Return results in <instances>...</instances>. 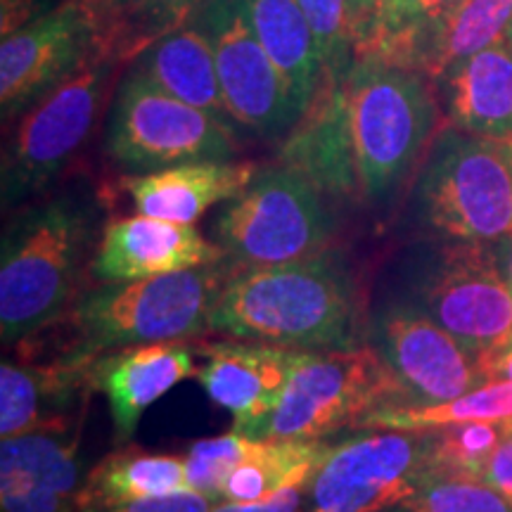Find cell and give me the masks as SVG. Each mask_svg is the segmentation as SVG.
<instances>
[{
  "label": "cell",
  "mask_w": 512,
  "mask_h": 512,
  "mask_svg": "<svg viewBox=\"0 0 512 512\" xmlns=\"http://www.w3.org/2000/svg\"><path fill=\"white\" fill-rule=\"evenodd\" d=\"M195 339L133 344L105 351L91 363V387L110 403L117 441H128L152 403L183 380L197 377Z\"/></svg>",
  "instance_id": "obj_19"
},
{
  "label": "cell",
  "mask_w": 512,
  "mask_h": 512,
  "mask_svg": "<svg viewBox=\"0 0 512 512\" xmlns=\"http://www.w3.org/2000/svg\"><path fill=\"white\" fill-rule=\"evenodd\" d=\"M188 489L185 458L124 444L86 472L79 491V512Z\"/></svg>",
  "instance_id": "obj_26"
},
{
  "label": "cell",
  "mask_w": 512,
  "mask_h": 512,
  "mask_svg": "<svg viewBox=\"0 0 512 512\" xmlns=\"http://www.w3.org/2000/svg\"><path fill=\"white\" fill-rule=\"evenodd\" d=\"M408 221L437 242L496 245L512 230V157L503 140L437 133L411 190Z\"/></svg>",
  "instance_id": "obj_4"
},
{
  "label": "cell",
  "mask_w": 512,
  "mask_h": 512,
  "mask_svg": "<svg viewBox=\"0 0 512 512\" xmlns=\"http://www.w3.org/2000/svg\"><path fill=\"white\" fill-rule=\"evenodd\" d=\"M330 451L325 439H254L247 458L223 482L219 501L252 503L287 489H306Z\"/></svg>",
  "instance_id": "obj_27"
},
{
  "label": "cell",
  "mask_w": 512,
  "mask_h": 512,
  "mask_svg": "<svg viewBox=\"0 0 512 512\" xmlns=\"http://www.w3.org/2000/svg\"><path fill=\"white\" fill-rule=\"evenodd\" d=\"M335 230L325 195L290 166L259 169L214 221L216 245L240 266H273L325 252Z\"/></svg>",
  "instance_id": "obj_8"
},
{
  "label": "cell",
  "mask_w": 512,
  "mask_h": 512,
  "mask_svg": "<svg viewBox=\"0 0 512 512\" xmlns=\"http://www.w3.org/2000/svg\"><path fill=\"white\" fill-rule=\"evenodd\" d=\"M299 5L316 34L325 72L347 76L356 62L351 0H299Z\"/></svg>",
  "instance_id": "obj_33"
},
{
  "label": "cell",
  "mask_w": 512,
  "mask_h": 512,
  "mask_svg": "<svg viewBox=\"0 0 512 512\" xmlns=\"http://www.w3.org/2000/svg\"><path fill=\"white\" fill-rule=\"evenodd\" d=\"M482 482L496 489L512 505V430H505L501 444L491 453L482 472Z\"/></svg>",
  "instance_id": "obj_36"
},
{
  "label": "cell",
  "mask_w": 512,
  "mask_h": 512,
  "mask_svg": "<svg viewBox=\"0 0 512 512\" xmlns=\"http://www.w3.org/2000/svg\"><path fill=\"white\" fill-rule=\"evenodd\" d=\"M238 268L226 256L188 271L83 290L62 318L72 339L55 358H95L133 344L197 339L211 330L216 304Z\"/></svg>",
  "instance_id": "obj_3"
},
{
  "label": "cell",
  "mask_w": 512,
  "mask_h": 512,
  "mask_svg": "<svg viewBox=\"0 0 512 512\" xmlns=\"http://www.w3.org/2000/svg\"><path fill=\"white\" fill-rule=\"evenodd\" d=\"M83 420L0 444V512H79Z\"/></svg>",
  "instance_id": "obj_16"
},
{
  "label": "cell",
  "mask_w": 512,
  "mask_h": 512,
  "mask_svg": "<svg viewBox=\"0 0 512 512\" xmlns=\"http://www.w3.org/2000/svg\"><path fill=\"white\" fill-rule=\"evenodd\" d=\"M223 259V247L204 238L192 223L138 214L107 223L95 249L91 275L98 283H131Z\"/></svg>",
  "instance_id": "obj_17"
},
{
  "label": "cell",
  "mask_w": 512,
  "mask_h": 512,
  "mask_svg": "<svg viewBox=\"0 0 512 512\" xmlns=\"http://www.w3.org/2000/svg\"><path fill=\"white\" fill-rule=\"evenodd\" d=\"M252 27L304 114L323 81L325 64L299 0H245Z\"/></svg>",
  "instance_id": "obj_25"
},
{
  "label": "cell",
  "mask_w": 512,
  "mask_h": 512,
  "mask_svg": "<svg viewBox=\"0 0 512 512\" xmlns=\"http://www.w3.org/2000/svg\"><path fill=\"white\" fill-rule=\"evenodd\" d=\"M195 351L202 356L195 380H200L211 401L233 415V430L264 439L299 349L226 337L195 342Z\"/></svg>",
  "instance_id": "obj_15"
},
{
  "label": "cell",
  "mask_w": 512,
  "mask_h": 512,
  "mask_svg": "<svg viewBox=\"0 0 512 512\" xmlns=\"http://www.w3.org/2000/svg\"><path fill=\"white\" fill-rule=\"evenodd\" d=\"M238 128L164 93L128 69L107 110L105 150L128 174L190 162H230Z\"/></svg>",
  "instance_id": "obj_9"
},
{
  "label": "cell",
  "mask_w": 512,
  "mask_h": 512,
  "mask_svg": "<svg viewBox=\"0 0 512 512\" xmlns=\"http://www.w3.org/2000/svg\"><path fill=\"white\" fill-rule=\"evenodd\" d=\"M93 358L60 356L48 363L0 366V439L36 430H60L86 420Z\"/></svg>",
  "instance_id": "obj_18"
},
{
  "label": "cell",
  "mask_w": 512,
  "mask_h": 512,
  "mask_svg": "<svg viewBox=\"0 0 512 512\" xmlns=\"http://www.w3.org/2000/svg\"><path fill=\"white\" fill-rule=\"evenodd\" d=\"M368 342L380 351L411 406H434L482 387V363L437 320L394 297L368 320Z\"/></svg>",
  "instance_id": "obj_14"
},
{
  "label": "cell",
  "mask_w": 512,
  "mask_h": 512,
  "mask_svg": "<svg viewBox=\"0 0 512 512\" xmlns=\"http://www.w3.org/2000/svg\"><path fill=\"white\" fill-rule=\"evenodd\" d=\"M102 55L98 24L86 0H64L0 43V114L3 124L31 107Z\"/></svg>",
  "instance_id": "obj_13"
},
{
  "label": "cell",
  "mask_w": 512,
  "mask_h": 512,
  "mask_svg": "<svg viewBox=\"0 0 512 512\" xmlns=\"http://www.w3.org/2000/svg\"><path fill=\"white\" fill-rule=\"evenodd\" d=\"M207 0H86L98 24L102 55L133 60L147 43L190 22Z\"/></svg>",
  "instance_id": "obj_28"
},
{
  "label": "cell",
  "mask_w": 512,
  "mask_h": 512,
  "mask_svg": "<svg viewBox=\"0 0 512 512\" xmlns=\"http://www.w3.org/2000/svg\"><path fill=\"white\" fill-rule=\"evenodd\" d=\"M347 107L361 197L392 200L439 126L434 81L380 60H356L347 76Z\"/></svg>",
  "instance_id": "obj_5"
},
{
  "label": "cell",
  "mask_w": 512,
  "mask_h": 512,
  "mask_svg": "<svg viewBox=\"0 0 512 512\" xmlns=\"http://www.w3.org/2000/svg\"><path fill=\"white\" fill-rule=\"evenodd\" d=\"M467 0H377L356 34V60L389 62L408 38L453 15Z\"/></svg>",
  "instance_id": "obj_30"
},
{
  "label": "cell",
  "mask_w": 512,
  "mask_h": 512,
  "mask_svg": "<svg viewBox=\"0 0 512 512\" xmlns=\"http://www.w3.org/2000/svg\"><path fill=\"white\" fill-rule=\"evenodd\" d=\"M100 202L88 183L31 204L3 230L0 337L5 347L43 332L81 297L100 235Z\"/></svg>",
  "instance_id": "obj_2"
},
{
  "label": "cell",
  "mask_w": 512,
  "mask_h": 512,
  "mask_svg": "<svg viewBox=\"0 0 512 512\" xmlns=\"http://www.w3.org/2000/svg\"><path fill=\"white\" fill-rule=\"evenodd\" d=\"M252 444L254 437H245L235 430L221 434V437L195 441L183 456L190 489L209 496L211 501L221 498L223 482H226L230 470L247 458Z\"/></svg>",
  "instance_id": "obj_34"
},
{
  "label": "cell",
  "mask_w": 512,
  "mask_h": 512,
  "mask_svg": "<svg viewBox=\"0 0 512 512\" xmlns=\"http://www.w3.org/2000/svg\"><path fill=\"white\" fill-rule=\"evenodd\" d=\"M512 418V382L489 380L458 399L434 406L387 408L363 422L358 430L430 432L463 422H505Z\"/></svg>",
  "instance_id": "obj_29"
},
{
  "label": "cell",
  "mask_w": 512,
  "mask_h": 512,
  "mask_svg": "<svg viewBox=\"0 0 512 512\" xmlns=\"http://www.w3.org/2000/svg\"><path fill=\"white\" fill-rule=\"evenodd\" d=\"M211 498L200 491H176V494L140 498V501H128L117 505H105V508L81 510V512H209Z\"/></svg>",
  "instance_id": "obj_35"
},
{
  "label": "cell",
  "mask_w": 512,
  "mask_h": 512,
  "mask_svg": "<svg viewBox=\"0 0 512 512\" xmlns=\"http://www.w3.org/2000/svg\"><path fill=\"white\" fill-rule=\"evenodd\" d=\"M508 349H512V342H510V347ZM508 349H505V351H508Z\"/></svg>",
  "instance_id": "obj_44"
},
{
  "label": "cell",
  "mask_w": 512,
  "mask_h": 512,
  "mask_svg": "<svg viewBox=\"0 0 512 512\" xmlns=\"http://www.w3.org/2000/svg\"><path fill=\"white\" fill-rule=\"evenodd\" d=\"M190 22L207 36L235 124L271 140L290 133L302 112L261 46L245 0H207Z\"/></svg>",
  "instance_id": "obj_11"
},
{
  "label": "cell",
  "mask_w": 512,
  "mask_h": 512,
  "mask_svg": "<svg viewBox=\"0 0 512 512\" xmlns=\"http://www.w3.org/2000/svg\"><path fill=\"white\" fill-rule=\"evenodd\" d=\"M133 72L145 76L164 93L238 128L223 100L219 72L207 36L195 22L166 31L131 60Z\"/></svg>",
  "instance_id": "obj_23"
},
{
  "label": "cell",
  "mask_w": 512,
  "mask_h": 512,
  "mask_svg": "<svg viewBox=\"0 0 512 512\" xmlns=\"http://www.w3.org/2000/svg\"><path fill=\"white\" fill-rule=\"evenodd\" d=\"M496 249H501L498 256H501V264H503V271L508 275V280L512 283V230L508 238H503L501 242H496Z\"/></svg>",
  "instance_id": "obj_40"
},
{
  "label": "cell",
  "mask_w": 512,
  "mask_h": 512,
  "mask_svg": "<svg viewBox=\"0 0 512 512\" xmlns=\"http://www.w3.org/2000/svg\"><path fill=\"white\" fill-rule=\"evenodd\" d=\"M117 67L114 57H95L24 114L3 152L5 211L46 192L79 155L98 124Z\"/></svg>",
  "instance_id": "obj_10"
},
{
  "label": "cell",
  "mask_w": 512,
  "mask_h": 512,
  "mask_svg": "<svg viewBox=\"0 0 512 512\" xmlns=\"http://www.w3.org/2000/svg\"><path fill=\"white\" fill-rule=\"evenodd\" d=\"M302 501L304 489H287L271 498H261V501L252 503L221 501L219 505H211L209 512H299Z\"/></svg>",
  "instance_id": "obj_37"
},
{
  "label": "cell",
  "mask_w": 512,
  "mask_h": 512,
  "mask_svg": "<svg viewBox=\"0 0 512 512\" xmlns=\"http://www.w3.org/2000/svg\"><path fill=\"white\" fill-rule=\"evenodd\" d=\"M486 377H489V380L512 382V349L503 351L496 361H491L489 366H486Z\"/></svg>",
  "instance_id": "obj_38"
},
{
  "label": "cell",
  "mask_w": 512,
  "mask_h": 512,
  "mask_svg": "<svg viewBox=\"0 0 512 512\" xmlns=\"http://www.w3.org/2000/svg\"><path fill=\"white\" fill-rule=\"evenodd\" d=\"M399 508L401 512H512V505L482 479L441 472H427L415 494Z\"/></svg>",
  "instance_id": "obj_32"
},
{
  "label": "cell",
  "mask_w": 512,
  "mask_h": 512,
  "mask_svg": "<svg viewBox=\"0 0 512 512\" xmlns=\"http://www.w3.org/2000/svg\"><path fill=\"white\" fill-rule=\"evenodd\" d=\"M347 76L323 74L316 95L292 126L280 155L285 166L309 178L323 195L344 200L356 192L361 195L344 86Z\"/></svg>",
  "instance_id": "obj_20"
},
{
  "label": "cell",
  "mask_w": 512,
  "mask_h": 512,
  "mask_svg": "<svg viewBox=\"0 0 512 512\" xmlns=\"http://www.w3.org/2000/svg\"><path fill=\"white\" fill-rule=\"evenodd\" d=\"M503 434V422H463L430 430V472L482 479Z\"/></svg>",
  "instance_id": "obj_31"
},
{
  "label": "cell",
  "mask_w": 512,
  "mask_h": 512,
  "mask_svg": "<svg viewBox=\"0 0 512 512\" xmlns=\"http://www.w3.org/2000/svg\"><path fill=\"white\" fill-rule=\"evenodd\" d=\"M411 406L370 342L349 349L297 351L285 394L264 439L318 441L358 427L387 408Z\"/></svg>",
  "instance_id": "obj_7"
},
{
  "label": "cell",
  "mask_w": 512,
  "mask_h": 512,
  "mask_svg": "<svg viewBox=\"0 0 512 512\" xmlns=\"http://www.w3.org/2000/svg\"><path fill=\"white\" fill-rule=\"evenodd\" d=\"M503 425H505V430H512V418H510V420H505Z\"/></svg>",
  "instance_id": "obj_42"
},
{
  "label": "cell",
  "mask_w": 512,
  "mask_h": 512,
  "mask_svg": "<svg viewBox=\"0 0 512 512\" xmlns=\"http://www.w3.org/2000/svg\"><path fill=\"white\" fill-rule=\"evenodd\" d=\"M256 171L259 166L252 162H190L150 174H131L121 185L138 214L195 223L214 204L238 197Z\"/></svg>",
  "instance_id": "obj_22"
},
{
  "label": "cell",
  "mask_w": 512,
  "mask_h": 512,
  "mask_svg": "<svg viewBox=\"0 0 512 512\" xmlns=\"http://www.w3.org/2000/svg\"><path fill=\"white\" fill-rule=\"evenodd\" d=\"M434 88L451 126L482 138H512V46L498 41L448 67Z\"/></svg>",
  "instance_id": "obj_21"
},
{
  "label": "cell",
  "mask_w": 512,
  "mask_h": 512,
  "mask_svg": "<svg viewBox=\"0 0 512 512\" xmlns=\"http://www.w3.org/2000/svg\"><path fill=\"white\" fill-rule=\"evenodd\" d=\"M510 24L512 0H467L453 15L408 38L387 64L434 81L453 64L505 41Z\"/></svg>",
  "instance_id": "obj_24"
},
{
  "label": "cell",
  "mask_w": 512,
  "mask_h": 512,
  "mask_svg": "<svg viewBox=\"0 0 512 512\" xmlns=\"http://www.w3.org/2000/svg\"><path fill=\"white\" fill-rule=\"evenodd\" d=\"M399 299L451 332L484 373L510 347L512 283L496 245L437 242L420 249L403 266Z\"/></svg>",
  "instance_id": "obj_6"
},
{
  "label": "cell",
  "mask_w": 512,
  "mask_h": 512,
  "mask_svg": "<svg viewBox=\"0 0 512 512\" xmlns=\"http://www.w3.org/2000/svg\"><path fill=\"white\" fill-rule=\"evenodd\" d=\"M430 472V432L370 430L332 446L309 484L313 512H382L411 498Z\"/></svg>",
  "instance_id": "obj_12"
},
{
  "label": "cell",
  "mask_w": 512,
  "mask_h": 512,
  "mask_svg": "<svg viewBox=\"0 0 512 512\" xmlns=\"http://www.w3.org/2000/svg\"><path fill=\"white\" fill-rule=\"evenodd\" d=\"M377 5V0H351V8H354V24H356V34L358 29L366 24V19L370 17V12ZM354 46H356V36H354ZM356 53V50H354Z\"/></svg>",
  "instance_id": "obj_39"
},
{
  "label": "cell",
  "mask_w": 512,
  "mask_h": 512,
  "mask_svg": "<svg viewBox=\"0 0 512 512\" xmlns=\"http://www.w3.org/2000/svg\"><path fill=\"white\" fill-rule=\"evenodd\" d=\"M211 330L299 351L368 342L356 275L328 249L287 264L240 266L216 304Z\"/></svg>",
  "instance_id": "obj_1"
},
{
  "label": "cell",
  "mask_w": 512,
  "mask_h": 512,
  "mask_svg": "<svg viewBox=\"0 0 512 512\" xmlns=\"http://www.w3.org/2000/svg\"><path fill=\"white\" fill-rule=\"evenodd\" d=\"M508 43L512 46V24H510V31H508Z\"/></svg>",
  "instance_id": "obj_43"
},
{
  "label": "cell",
  "mask_w": 512,
  "mask_h": 512,
  "mask_svg": "<svg viewBox=\"0 0 512 512\" xmlns=\"http://www.w3.org/2000/svg\"><path fill=\"white\" fill-rule=\"evenodd\" d=\"M505 143V147H508V152H510V157H512V138H508V140H503Z\"/></svg>",
  "instance_id": "obj_41"
}]
</instances>
